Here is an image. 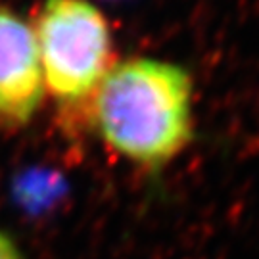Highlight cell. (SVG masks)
<instances>
[{
	"instance_id": "obj_1",
	"label": "cell",
	"mask_w": 259,
	"mask_h": 259,
	"mask_svg": "<svg viewBox=\"0 0 259 259\" xmlns=\"http://www.w3.org/2000/svg\"><path fill=\"white\" fill-rule=\"evenodd\" d=\"M104 144L129 163L157 171L194 139V81L183 65L152 56L119 60L89 102Z\"/></svg>"
},
{
	"instance_id": "obj_2",
	"label": "cell",
	"mask_w": 259,
	"mask_h": 259,
	"mask_svg": "<svg viewBox=\"0 0 259 259\" xmlns=\"http://www.w3.org/2000/svg\"><path fill=\"white\" fill-rule=\"evenodd\" d=\"M31 27L47 94L65 108L89 106L117 62L104 12L91 0H42Z\"/></svg>"
},
{
	"instance_id": "obj_3",
	"label": "cell",
	"mask_w": 259,
	"mask_h": 259,
	"mask_svg": "<svg viewBox=\"0 0 259 259\" xmlns=\"http://www.w3.org/2000/svg\"><path fill=\"white\" fill-rule=\"evenodd\" d=\"M45 96L33 27L0 0V121L27 125Z\"/></svg>"
},
{
	"instance_id": "obj_4",
	"label": "cell",
	"mask_w": 259,
	"mask_h": 259,
	"mask_svg": "<svg viewBox=\"0 0 259 259\" xmlns=\"http://www.w3.org/2000/svg\"><path fill=\"white\" fill-rule=\"evenodd\" d=\"M0 259H25L14 238L0 229Z\"/></svg>"
}]
</instances>
